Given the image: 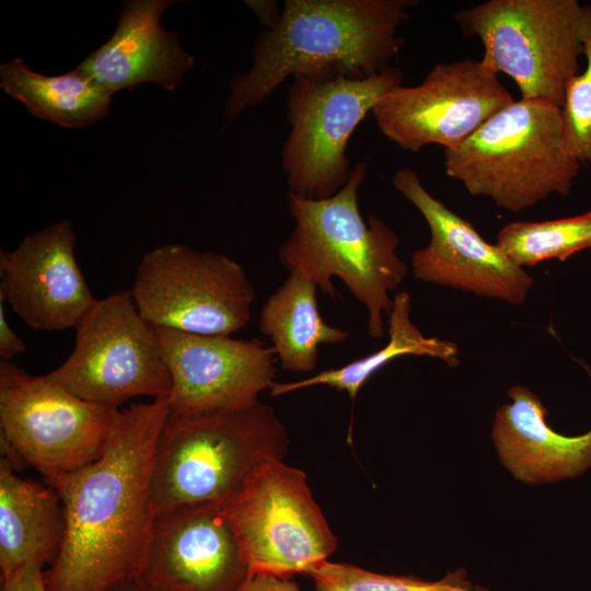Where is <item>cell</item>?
<instances>
[{
  "mask_svg": "<svg viewBox=\"0 0 591 591\" xmlns=\"http://www.w3.org/2000/svg\"><path fill=\"white\" fill-rule=\"evenodd\" d=\"M167 416L169 398L134 404L120 410L94 462L44 477L66 520L60 553L43 571L46 591H105L142 575L157 517L155 449Z\"/></svg>",
  "mask_w": 591,
  "mask_h": 591,
  "instance_id": "1",
  "label": "cell"
},
{
  "mask_svg": "<svg viewBox=\"0 0 591 591\" xmlns=\"http://www.w3.org/2000/svg\"><path fill=\"white\" fill-rule=\"evenodd\" d=\"M410 0H287L279 23L264 30L252 67L230 80L224 120L262 104L287 79L321 73L354 79L390 67Z\"/></svg>",
  "mask_w": 591,
  "mask_h": 591,
  "instance_id": "2",
  "label": "cell"
},
{
  "mask_svg": "<svg viewBox=\"0 0 591 591\" xmlns=\"http://www.w3.org/2000/svg\"><path fill=\"white\" fill-rule=\"evenodd\" d=\"M368 165L352 167L347 184L335 195L311 199L287 192L294 228L279 248V259L289 271H301L327 296L337 291L338 277L368 311L371 338L384 336L383 314L390 315L396 290L407 276V265L397 256L399 240L378 216L366 221L359 210L358 192Z\"/></svg>",
  "mask_w": 591,
  "mask_h": 591,
  "instance_id": "3",
  "label": "cell"
},
{
  "mask_svg": "<svg viewBox=\"0 0 591 591\" xmlns=\"http://www.w3.org/2000/svg\"><path fill=\"white\" fill-rule=\"evenodd\" d=\"M289 444L275 410L259 401L239 408L169 415L154 457L157 512L222 505L258 465L283 461Z\"/></svg>",
  "mask_w": 591,
  "mask_h": 591,
  "instance_id": "4",
  "label": "cell"
},
{
  "mask_svg": "<svg viewBox=\"0 0 591 591\" xmlns=\"http://www.w3.org/2000/svg\"><path fill=\"white\" fill-rule=\"evenodd\" d=\"M445 174L473 196L512 212L552 194L568 195L581 164L567 143L561 108L513 101L459 146L443 150Z\"/></svg>",
  "mask_w": 591,
  "mask_h": 591,
  "instance_id": "5",
  "label": "cell"
},
{
  "mask_svg": "<svg viewBox=\"0 0 591 591\" xmlns=\"http://www.w3.org/2000/svg\"><path fill=\"white\" fill-rule=\"evenodd\" d=\"M465 35L479 38L480 62L505 73L521 99L561 108L591 28V4L577 0H488L454 15Z\"/></svg>",
  "mask_w": 591,
  "mask_h": 591,
  "instance_id": "6",
  "label": "cell"
},
{
  "mask_svg": "<svg viewBox=\"0 0 591 591\" xmlns=\"http://www.w3.org/2000/svg\"><path fill=\"white\" fill-rule=\"evenodd\" d=\"M395 67L363 79L321 73L292 79L287 95L290 130L281 150L288 192L324 199L351 174L349 139L376 103L402 84Z\"/></svg>",
  "mask_w": 591,
  "mask_h": 591,
  "instance_id": "7",
  "label": "cell"
},
{
  "mask_svg": "<svg viewBox=\"0 0 591 591\" xmlns=\"http://www.w3.org/2000/svg\"><path fill=\"white\" fill-rule=\"evenodd\" d=\"M221 507L250 575H308L337 548L305 473L283 461L258 465Z\"/></svg>",
  "mask_w": 591,
  "mask_h": 591,
  "instance_id": "8",
  "label": "cell"
},
{
  "mask_svg": "<svg viewBox=\"0 0 591 591\" xmlns=\"http://www.w3.org/2000/svg\"><path fill=\"white\" fill-rule=\"evenodd\" d=\"M119 413L0 361L1 450L14 467L23 461L48 477L94 462Z\"/></svg>",
  "mask_w": 591,
  "mask_h": 591,
  "instance_id": "9",
  "label": "cell"
},
{
  "mask_svg": "<svg viewBox=\"0 0 591 591\" xmlns=\"http://www.w3.org/2000/svg\"><path fill=\"white\" fill-rule=\"evenodd\" d=\"M68 359L45 375L73 395L118 408L139 396L169 398L172 380L154 326L139 313L131 291L94 304L76 326Z\"/></svg>",
  "mask_w": 591,
  "mask_h": 591,
  "instance_id": "10",
  "label": "cell"
},
{
  "mask_svg": "<svg viewBox=\"0 0 591 591\" xmlns=\"http://www.w3.org/2000/svg\"><path fill=\"white\" fill-rule=\"evenodd\" d=\"M135 304L154 327L231 336L250 321L253 285L233 258L166 243L146 253L137 266Z\"/></svg>",
  "mask_w": 591,
  "mask_h": 591,
  "instance_id": "11",
  "label": "cell"
},
{
  "mask_svg": "<svg viewBox=\"0 0 591 591\" xmlns=\"http://www.w3.org/2000/svg\"><path fill=\"white\" fill-rule=\"evenodd\" d=\"M498 74L480 60L437 63L418 85L399 84L372 109L380 131L398 148L451 149L513 102Z\"/></svg>",
  "mask_w": 591,
  "mask_h": 591,
  "instance_id": "12",
  "label": "cell"
},
{
  "mask_svg": "<svg viewBox=\"0 0 591 591\" xmlns=\"http://www.w3.org/2000/svg\"><path fill=\"white\" fill-rule=\"evenodd\" d=\"M172 380L169 415L187 416L258 402L276 375L273 347L257 339L154 327Z\"/></svg>",
  "mask_w": 591,
  "mask_h": 591,
  "instance_id": "13",
  "label": "cell"
},
{
  "mask_svg": "<svg viewBox=\"0 0 591 591\" xmlns=\"http://www.w3.org/2000/svg\"><path fill=\"white\" fill-rule=\"evenodd\" d=\"M392 184L425 218L429 244L412 255L417 280L476 296L524 303L534 279L496 244L486 242L472 223L449 209L422 185L409 167L397 170Z\"/></svg>",
  "mask_w": 591,
  "mask_h": 591,
  "instance_id": "14",
  "label": "cell"
},
{
  "mask_svg": "<svg viewBox=\"0 0 591 591\" xmlns=\"http://www.w3.org/2000/svg\"><path fill=\"white\" fill-rule=\"evenodd\" d=\"M69 220L27 234L0 252V299L34 331L76 328L96 298L78 265Z\"/></svg>",
  "mask_w": 591,
  "mask_h": 591,
  "instance_id": "15",
  "label": "cell"
},
{
  "mask_svg": "<svg viewBox=\"0 0 591 591\" xmlns=\"http://www.w3.org/2000/svg\"><path fill=\"white\" fill-rule=\"evenodd\" d=\"M250 570L233 529L216 503L157 512L142 577L169 591H239Z\"/></svg>",
  "mask_w": 591,
  "mask_h": 591,
  "instance_id": "16",
  "label": "cell"
},
{
  "mask_svg": "<svg viewBox=\"0 0 591 591\" xmlns=\"http://www.w3.org/2000/svg\"><path fill=\"white\" fill-rule=\"evenodd\" d=\"M171 0L124 2L112 36L93 50L78 68L112 95L152 83L172 92L195 58L185 50L175 31L161 24Z\"/></svg>",
  "mask_w": 591,
  "mask_h": 591,
  "instance_id": "17",
  "label": "cell"
},
{
  "mask_svg": "<svg viewBox=\"0 0 591 591\" xmlns=\"http://www.w3.org/2000/svg\"><path fill=\"white\" fill-rule=\"evenodd\" d=\"M491 437L503 466L520 482L544 484L575 478L591 467V429L579 436L556 432L541 398L525 386L508 391Z\"/></svg>",
  "mask_w": 591,
  "mask_h": 591,
  "instance_id": "18",
  "label": "cell"
},
{
  "mask_svg": "<svg viewBox=\"0 0 591 591\" xmlns=\"http://www.w3.org/2000/svg\"><path fill=\"white\" fill-rule=\"evenodd\" d=\"M66 531L65 512L49 485L23 479L5 457L0 462L1 581L30 565H51Z\"/></svg>",
  "mask_w": 591,
  "mask_h": 591,
  "instance_id": "19",
  "label": "cell"
},
{
  "mask_svg": "<svg viewBox=\"0 0 591 591\" xmlns=\"http://www.w3.org/2000/svg\"><path fill=\"white\" fill-rule=\"evenodd\" d=\"M316 290L306 275L290 271L262 308L259 332L271 340L283 370L310 372L316 367L320 345L339 344L349 337L348 332L322 317Z\"/></svg>",
  "mask_w": 591,
  "mask_h": 591,
  "instance_id": "20",
  "label": "cell"
},
{
  "mask_svg": "<svg viewBox=\"0 0 591 591\" xmlns=\"http://www.w3.org/2000/svg\"><path fill=\"white\" fill-rule=\"evenodd\" d=\"M0 88L31 115L69 129L103 119L113 96L78 67L46 76L28 68L20 57L0 65Z\"/></svg>",
  "mask_w": 591,
  "mask_h": 591,
  "instance_id": "21",
  "label": "cell"
},
{
  "mask_svg": "<svg viewBox=\"0 0 591 591\" xmlns=\"http://www.w3.org/2000/svg\"><path fill=\"white\" fill-rule=\"evenodd\" d=\"M410 294L401 291L394 294L389 315V341L378 351L349 362L340 368L324 370L306 379L274 383L269 389L271 396H280L314 385H328L346 391L355 401L361 386L381 368L397 357L414 355L428 356L443 360L448 366L459 364V348L450 341L437 337H426L410 320Z\"/></svg>",
  "mask_w": 591,
  "mask_h": 591,
  "instance_id": "22",
  "label": "cell"
},
{
  "mask_svg": "<svg viewBox=\"0 0 591 591\" xmlns=\"http://www.w3.org/2000/svg\"><path fill=\"white\" fill-rule=\"evenodd\" d=\"M496 245L522 268L554 258L564 262L591 247V209L555 220L507 223L498 232Z\"/></svg>",
  "mask_w": 591,
  "mask_h": 591,
  "instance_id": "23",
  "label": "cell"
},
{
  "mask_svg": "<svg viewBox=\"0 0 591 591\" xmlns=\"http://www.w3.org/2000/svg\"><path fill=\"white\" fill-rule=\"evenodd\" d=\"M316 591H493L471 581L464 568L428 581L413 576L373 572L349 563L325 560L309 573Z\"/></svg>",
  "mask_w": 591,
  "mask_h": 591,
  "instance_id": "24",
  "label": "cell"
},
{
  "mask_svg": "<svg viewBox=\"0 0 591 591\" xmlns=\"http://www.w3.org/2000/svg\"><path fill=\"white\" fill-rule=\"evenodd\" d=\"M587 63L569 83L561 106L569 149L580 164H591V28L584 42Z\"/></svg>",
  "mask_w": 591,
  "mask_h": 591,
  "instance_id": "25",
  "label": "cell"
},
{
  "mask_svg": "<svg viewBox=\"0 0 591 591\" xmlns=\"http://www.w3.org/2000/svg\"><path fill=\"white\" fill-rule=\"evenodd\" d=\"M43 567L30 565L1 581L0 591H46L43 578Z\"/></svg>",
  "mask_w": 591,
  "mask_h": 591,
  "instance_id": "26",
  "label": "cell"
},
{
  "mask_svg": "<svg viewBox=\"0 0 591 591\" xmlns=\"http://www.w3.org/2000/svg\"><path fill=\"white\" fill-rule=\"evenodd\" d=\"M25 351L26 345L8 323L4 301L0 299V361H12Z\"/></svg>",
  "mask_w": 591,
  "mask_h": 591,
  "instance_id": "27",
  "label": "cell"
},
{
  "mask_svg": "<svg viewBox=\"0 0 591 591\" xmlns=\"http://www.w3.org/2000/svg\"><path fill=\"white\" fill-rule=\"evenodd\" d=\"M239 591H301L299 586L282 577L266 573L248 575Z\"/></svg>",
  "mask_w": 591,
  "mask_h": 591,
  "instance_id": "28",
  "label": "cell"
},
{
  "mask_svg": "<svg viewBox=\"0 0 591 591\" xmlns=\"http://www.w3.org/2000/svg\"><path fill=\"white\" fill-rule=\"evenodd\" d=\"M246 5L254 12L265 30H273L277 26L282 14V8L271 0L245 1Z\"/></svg>",
  "mask_w": 591,
  "mask_h": 591,
  "instance_id": "29",
  "label": "cell"
},
{
  "mask_svg": "<svg viewBox=\"0 0 591 591\" xmlns=\"http://www.w3.org/2000/svg\"><path fill=\"white\" fill-rule=\"evenodd\" d=\"M105 591H169L164 588L158 587L142 576L127 578L118 581L107 588Z\"/></svg>",
  "mask_w": 591,
  "mask_h": 591,
  "instance_id": "30",
  "label": "cell"
}]
</instances>
